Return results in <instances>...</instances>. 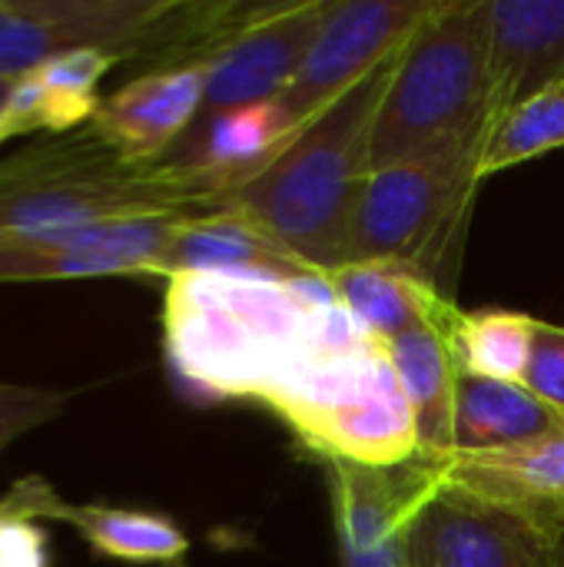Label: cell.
I'll list each match as a JSON object with an SVG mask.
<instances>
[{
	"label": "cell",
	"instance_id": "4",
	"mask_svg": "<svg viewBox=\"0 0 564 567\" xmlns=\"http://www.w3.org/2000/svg\"><path fill=\"white\" fill-rule=\"evenodd\" d=\"M495 133L485 0H445L402 47L382 96L376 169Z\"/></svg>",
	"mask_w": 564,
	"mask_h": 567
},
{
	"label": "cell",
	"instance_id": "10",
	"mask_svg": "<svg viewBox=\"0 0 564 567\" xmlns=\"http://www.w3.org/2000/svg\"><path fill=\"white\" fill-rule=\"evenodd\" d=\"M186 216L193 213L116 219L47 239L0 243V282L160 276L163 259Z\"/></svg>",
	"mask_w": 564,
	"mask_h": 567
},
{
	"label": "cell",
	"instance_id": "28",
	"mask_svg": "<svg viewBox=\"0 0 564 567\" xmlns=\"http://www.w3.org/2000/svg\"><path fill=\"white\" fill-rule=\"evenodd\" d=\"M552 542H555V555H558V565L564 567V522L552 532Z\"/></svg>",
	"mask_w": 564,
	"mask_h": 567
},
{
	"label": "cell",
	"instance_id": "12",
	"mask_svg": "<svg viewBox=\"0 0 564 567\" xmlns=\"http://www.w3.org/2000/svg\"><path fill=\"white\" fill-rule=\"evenodd\" d=\"M332 0H286L279 13L239 37L209 70L203 110L189 133L213 116L279 96L302 66ZM186 133V136H189Z\"/></svg>",
	"mask_w": 564,
	"mask_h": 567
},
{
	"label": "cell",
	"instance_id": "21",
	"mask_svg": "<svg viewBox=\"0 0 564 567\" xmlns=\"http://www.w3.org/2000/svg\"><path fill=\"white\" fill-rule=\"evenodd\" d=\"M535 322V316L515 309H462L449 332V346L465 375L525 382Z\"/></svg>",
	"mask_w": 564,
	"mask_h": 567
},
{
	"label": "cell",
	"instance_id": "1",
	"mask_svg": "<svg viewBox=\"0 0 564 567\" xmlns=\"http://www.w3.org/2000/svg\"><path fill=\"white\" fill-rule=\"evenodd\" d=\"M376 339L326 276L276 282L176 272L163 292V349L173 375L206 399L269 402L316 359Z\"/></svg>",
	"mask_w": 564,
	"mask_h": 567
},
{
	"label": "cell",
	"instance_id": "6",
	"mask_svg": "<svg viewBox=\"0 0 564 567\" xmlns=\"http://www.w3.org/2000/svg\"><path fill=\"white\" fill-rule=\"evenodd\" d=\"M266 409L322 462L392 468L419 458L416 415L382 339L326 352Z\"/></svg>",
	"mask_w": 564,
	"mask_h": 567
},
{
	"label": "cell",
	"instance_id": "7",
	"mask_svg": "<svg viewBox=\"0 0 564 567\" xmlns=\"http://www.w3.org/2000/svg\"><path fill=\"white\" fill-rule=\"evenodd\" d=\"M180 10L176 0H0V76L17 80L83 47L153 66Z\"/></svg>",
	"mask_w": 564,
	"mask_h": 567
},
{
	"label": "cell",
	"instance_id": "16",
	"mask_svg": "<svg viewBox=\"0 0 564 567\" xmlns=\"http://www.w3.org/2000/svg\"><path fill=\"white\" fill-rule=\"evenodd\" d=\"M176 272H226L276 282L322 276L259 223L226 206L203 209L183 219L163 259L160 279H170Z\"/></svg>",
	"mask_w": 564,
	"mask_h": 567
},
{
	"label": "cell",
	"instance_id": "8",
	"mask_svg": "<svg viewBox=\"0 0 564 567\" xmlns=\"http://www.w3.org/2000/svg\"><path fill=\"white\" fill-rule=\"evenodd\" d=\"M442 3L445 0H332L302 66L276 96L289 130L296 133L396 56Z\"/></svg>",
	"mask_w": 564,
	"mask_h": 567
},
{
	"label": "cell",
	"instance_id": "13",
	"mask_svg": "<svg viewBox=\"0 0 564 567\" xmlns=\"http://www.w3.org/2000/svg\"><path fill=\"white\" fill-rule=\"evenodd\" d=\"M439 475L442 485L502 508L548 538L564 522V432L505 449L452 452L439 462Z\"/></svg>",
	"mask_w": 564,
	"mask_h": 567
},
{
	"label": "cell",
	"instance_id": "19",
	"mask_svg": "<svg viewBox=\"0 0 564 567\" xmlns=\"http://www.w3.org/2000/svg\"><path fill=\"white\" fill-rule=\"evenodd\" d=\"M449 332L452 329L419 326L386 342L416 415L419 455L432 462H445L455 452V405L462 369L452 355Z\"/></svg>",
	"mask_w": 564,
	"mask_h": 567
},
{
	"label": "cell",
	"instance_id": "3",
	"mask_svg": "<svg viewBox=\"0 0 564 567\" xmlns=\"http://www.w3.org/2000/svg\"><path fill=\"white\" fill-rule=\"evenodd\" d=\"M223 189L189 163H130L90 123L0 159V243L100 223L219 209Z\"/></svg>",
	"mask_w": 564,
	"mask_h": 567
},
{
	"label": "cell",
	"instance_id": "14",
	"mask_svg": "<svg viewBox=\"0 0 564 567\" xmlns=\"http://www.w3.org/2000/svg\"><path fill=\"white\" fill-rule=\"evenodd\" d=\"M209 70L213 63L146 70L103 96L90 126L130 163H163L199 116Z\"/></svg>",
	"mask_w": 564,
	"mask_h": 567
},
{
	"label": "cell",
	"instance_id": "26",
	"mask_svg": "<svg viewBox=\"0 0 564 567\" xmlns=\"http://www.w3.org/2000/svg\"><path fill=\"white\" fill-rule=\"evenodd\" d=\"M525 385L564 415V329L539 319L532 336V355L525 369Z\"/></svg>",
	"mask_w": 564,
	"mask_h": 567
},
{
	"label": "cell",
	"instance_id": "17",
	"mask_svg": "<svg viewBox=\"0 0 564 567\" xmlns=\"http://www.w3.org/2000/svg\"><path fill=\"white\" fill-rule=\"evenodd\" d=\"M336 299L382 342L419 326L452 329L459 302L445 296L429 276L399 259H359L326 276Z\"/></svg>",
	"mask_w": 564,
	"mask_h": 567
},
{
	"label": "cell",
	"instance_id": "5",
	"mask_svg": "<svg viewBox=\"0 0 564 567\" xmlns=\"http://www.w3.org/2000/svg\"><path fill=\"white\" fill-rule=\"evenodd\" d=\"M492 133L372 173L349 229L346 262L399 259L455 299L469 219Z\"/></svg>",
	"mask_w": 564,
	"mask_h": 567
},
{
	"label": "cell",
	"instance_id": "11",
	"mask_svg": "<svg viewBox=\"0 0 564 567\" xmlns=\"http://www.w3.org/2000/svg\"><path fill=\"white\" fill-rule=\"evenodd\" d=\"M409 555L412 567H562L545 532L449 485L419 508Z\"/></svg>",
	"mask_w": 564,
	"mask_h": 567
},
{
	"label": "cell",
	"instance_id": "15",
	"mask_svg": "<svg viewBox=\"0 0 564 567\" xmlns=\"http://www.w3.org/2000/svg\"><path fill=\"white\" fill-rule=\"evenodd\" d=\"M492 116L564 80V0H485Z\"/></svg>",
	"mask_w": 564,
	"mask_h": 567
},
{
	"label": "cell",
	"instance_id": "27",
	"mask_svg": "<svg viewBox=\"0 0 564 567\" xmlns=\"http://www.w3.org/2000/svg\"><path fill=\"white\" fill-rule=\"evenodd\" d=\"M30 133H47V100L37 70L17 76L0 103V146Z\"/></svg>",
	"mask_w": 564,
	"mask_h": 567
},
{
	"label": "cell",
	"instance_id": "20",
	"mask_svg": "<svg viewBox=\"0 0 564 567\" xmlns=\"http://www.w3.org/2000/svg\"><path fill=\"white\" fill-rule=\"evenodd\" d=\"M555 432H564V415L542 402L525 382H499L462 372L455 405V452L505 449Z\"/></svg>",
	"mask_w": 564,
	"mask_h": 567
},
{
	"label": "cell",
	"instance_id": "23",
	"mask_svg": "<svg viewBox=\"0 0 564 567\" xmlns=\"http://www.w3.org/2000/svg\"><path fill=\"white\" fill-rule=\"evenodd\" d=\"M564 146V80L542 90L539 96L519 103L512 113L502 116L495 126L485 163H482V179L512 169L519 163H529L535 156H545L552 150Z\"/></svg>",
	"mask_w": 564,
	"mask_h": 567
},
{
	"label": "cell",
	"instance_id": "18",
	"mask_svg": "<svg viewBox=\"0 0 564 567\" xmlns=\"http://www.w3.org/2000/svg\"><path fill=\"white\" fill-rule=\"evenodd\" d=\"M37 508L47 525H70L96 555L123 565H180L189 551L186 532L156 512L113 505H70L37 478Z\"/></svg>",
	"mask_w": 564,
	"mask_h": 567
},
{
	"label": "cell",
	"instance_id": "22",
	"mask_svg": "<svg viewBox=\"0 0 564 567\" xmlns=\"http://www.w3.org/2000/svg\"><path fill=\"white\" fill-rule=\"evenodd\" d=\"M116 63H123L116 53L83 47V50L60 53L47 60L43 66H37L40 83H43V100H47V136L73 133L93 120L100 106L96 86Z\"/></svg>",
	"mask_w": 564,
	"mask_h": 567
},
{
	"label": "cell",
	"instance_id": "24",
	"mask_svg": "<svg viewBox=\"0 0 564 567\" xmlns=\"http://www.w3.org/2000/svg\"><path fill=\"white\" fill-rule=\"evenodd\" d=\"M0 567H53L50 532L37 508V475L0 498Z\"/></svg>",
	"mask_w": 564,
	"mask_h": 567
},
{
	"label": "cell",
	"instance_id": "2",
	"mask_svg": "<svg viewBox=\"0 0 564 567\" xmlns=\"http://www.w3.org/2000/svg\"><path fill=\"white\" fill-rule=\"evenodd\" d=\"M399 53L302 123L296 136L263 169L233 186L219 206L259 223L322 276L346 266L349 229L376 173V116Z\"/></svg>",
	"mask_w": 564,
	"mask_h": 567
},
{
	"label": "cell",
	"instance_id": "9",
	"mask_svg": "<svg viewBox=\"0 0 564 567\" xmlns=\"http://www.w3.org/2000/svg\"><path fill=\"white\" fill-rule=\"evenodd\" d=\"M339 567H412L409 532L442 485L439 462L412 458L392 468L326 462Z\"/></svg>",
	"mask_w": 564,
	"mask_h": 567
},
{
	"label": "cell",
	"instance_id": "29",
	"mask_svg": "<svg viewBox=\"0 0 564 567\" xmlns=\"http://www.w3.org/2000/svg\"><path fill=\"white\" fill-rule=\"evenodd\" d=\"M10 83H13V80H3V76H0V103H3V96H7V90H10Z\"/></svg>",
	"mask_w": 564,
	"mask_h": 567
},
{
	"label": "cell",
	"instance_id": "25",
	"mask_svg": "<svg viewBox=\"0 0 564 567\" xmlns=\"http://www.w3.org/2000/svg\"><path fill=\"white\" fill-rule=\"evenodd\" d=\"M70 405V392L47 385L0 382V452H7L27 432L53 422Z\"/></svg>",
	"mask_w": 564,
	"mask_h": 567
}]
</instances>
